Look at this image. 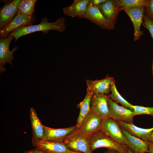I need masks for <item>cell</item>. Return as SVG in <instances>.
Masks as SVG:
<instances>
[{"mask_svg":"<svg viewBox=\"0 0 153 153\" xmlns=\"http://www.w3.org/2000/svg\"><path fill=\"white\" fill-rule=\"evenodd\" d=\"M20 0H14L5 4L0 10V29H3L8 25L17 14Z\"/></svg>","mask_w":153,"mask_h":153,"instance_id":"cell-14","label":"cell"},{"mask_svg":"<svg viewBox=\"0 0 153 153\" xmlns=\"http://www.w3.org/2000/svg\"><path fill=\"white\" fill-rule=\"evenodd\" d=\"M101 130L116 143L127 145L126 138L116 121L110 118L103 119Z\"/></svg>","mask_w":153,"mask_h":153,"instance_id":"cell-4","label":"cell"},{"mask_svg":"<svg viewBox=\"0 0 153 153\" xmlns=\"http://www.w3.org/2000/svg\"><path fill=\"white\" fill-rule=\"evenodd\" d=\"M127 153H134L130 148H128V152H127Z\"/></svg>","mask_w":153,"mask_h":153,"instance_id":"cell-33","label":"cell"},{"mask_svg":"<svg viewBox=\"0 0 153 153\" xmlns=\"http://www.w3.org/2000/svg\"><path fill=\"white\" fill-rule=\"evenodd\" d=\"M14 37L9 35L5 38L0 39V73L5 72L6 69L3 66L7 63L12 65V61L14 59L13 56L14 52L18 48L17 46L14 47L10 51L9 47L10 44Z\"/></svg>","mask_w":153,"mask_h":153,"instance_id":"cell-9","label":"cell"},{"mask_svg":"<svg viewBox=\"0 0 153 153\" xmlns=\"http://www.w3.org/2000/svg\"><path fill=\"white\" fill-rule=\"evenodd\" d=\"M73 153H83L81 152H74Z\"/></svg>","mask_w":153,"mask_h":153,"instance_id":"cell-34","label":"cell"},{"mask_svg":"<svg viewBox=\"0 0 153 153\" xmlns=\"http://www.w3.org/2000/svg\"><path fill=\"white\" fill-rule=\"evenodd\" d=\"M30 117L33 133L32 143L43 141L45 132L44 126L42 124L35 110L32 108L30 109Z\"/></svg>","mask_w":153,"mask_h":153,"instance_id":"cell-18","label":"cell"},{"mask_svg":"<svg viewBox=\"0 0 153 153\" xmlns=\"http://www.w3.org/2000/svg\"><path fill=\"white\" fill-rule=\"evenodd\" d=\"M23 153H47L44 150L38 148L32 150L24 151Z\"/></svg>","mask_w":153,"mask_h":153,"instance_id":"cell-29","label":"cell"},{"mask_svg":"<svg viewBox=\"0 0 153 153\" xmlns=\"http://www.w3.org/2000/svg\"><path fill=\"white\" fill-rule=\"evenodd\" d=\"M93 95L91 92L87 90L86 93L84 100L77 105L80 109V112L76 126L77 130L80 127L84 119L89 112L90 110L91 99Z\"/></svg>","mask_w":153,"mask_h":153,"instance_id":"cell-21","label":"cell"},{"mask_svg":"<svg viewBox=\"0 0 153 153\" xmlns=\"http://www.w3.org/2000/svg\"><path fill=\"white\" fill-rule=\"evenodd\" d=\"M121 130L127 141V145L134 153L149 152V142L143 141L130 134L122 128Z\"/></svg>","mask_w":153,"mask_h":153,"instance_id":"cell-16","label":"cell"},{"mask_svg":"<svg viewBox=\"0 0 153 153\" xmlns=\"http://www.w3.org/2000/svg\"><path fill=\"white\" fill-rule=\"evenodd\" d=\"M90 149L92 153L95 149L105 148L117 151L119 153H127L129 148L127 145L120 144L105 134L101 130L98 131L89 137Z\"/></svg>","mask_w":153,"mask_h":153,"instance_id":"cell-2","label":"cell"},{"mask_svg":"<svg viewBox=\"0 0 153 153\" xmlns=\"http://www.w3.org/2000/svg\"><path fill=\"white\" fill-rule=\"evenodd\" d=\"M114 80L113 77L108 75L101 80L86 79L87 90L92 92L93 94H109L110 84Z\"/></svg>","mask_w":153,"mask_h":153,"instance_id":"cell-12","label":"cell"},{"mask_svg":"<svg viewBox=\"0 0 153 153\" xmlns=\"http://www.w3.org/2000/svg\"><path fill=\"white\" fill-rule=\"evenodd\" d=\"M148 0H117L118 7L120 10L131 9L141 6L145 7Z\"/></svg>","mask_w":153,"mask_h":153,"instance_id":"cell-23","label":"cell"},{"mask_svg":"<svg viewBox=\"0 0 153 153\" xmlns=\"http://www.w3.org/2000/svg\"><path fill=\"white\" fill-rule=\"evenodd\" d=\"M90 0H74L70 5L63 8L64 14L72 17L84 18Z\"/></svg>","mask_w":153,"mask_h":153,"instance_id":"cell-15","label":"cell"},{"mask_svg":"<svg viewBox=\"0 0 153 153\" xmlns=\"http://www.w3.org/2000/svg\"><path fill=\"white\" fill-rule=\"evenodd\" d=\"M103 153H119L116 151L108 149L107 150L103 152Z\"/></svg>","mask_w":153,"mask_h":153,"instance_id":"cell-31","label":"cell"},{"mask_svg":"<svg viewBox=\"0 0 153 153\" xmlns=\"http://www.w3.org/2000/svg\"><path fill=\"white\" fill-rule=\"evenodd\" d=\"M111 93L109 94V97L116 103H120L122 106L133 111L132 105L124 99L118 91L115 84V80L112 82L110 87Z\"/></svg>","mask_w":153,"mask_h":153,"instance_id":"cell-22","label":"cell"},{"mask_svg":"<svg viewBox=\"0 0 153 153\" xmlns=\"http://www.w3.org/2000/svg\"><path fill=\"white\" fill-rule=\"evenodd\" d=\"M144 15L153 22V0H148L144 7Z\"/></svg>","mask_w":153,"mask_h":153,"instance_id":"cell-26","label":"cell"},{"mask_svg":"<svg viewBox=\"0 0 153 153\" xmlns=\"http://www.w3.org/2000/svg\"><path fill=\"white\" fill-rule=\"evenodd\" d=\"M148 150L150 153H153V143L149 142Z\"/></svg>","mask_w":153,"mask_h":153,"instance_id":"cell-30","label":"cell"},{"mask_svg":"<svg viewBox=\"0 0 153 153\" xmlns=\"http://www.w3.org/2000/svg\"><path fill=\"white\" fill-rule=\"evenodd\" d=\"M43 140L47 141L63 143L67 137L77 130L75 126L71 127L55 129L44 126Z\"/></svg>","mask_w":153,"mask_h":153,"instance_id":"cell-8","label":"cell"},{"mask_svg":"<svg viewBox=\"0 0 153 153\" xmlns=\"http://www.w3.org/2000/svg\"><path fill=\"white\" fill-rule=\"evenodd\" d=\"M144 6H141L131 9H124L123 10L128 16L131 21L134 28V41H136L139 39L143 34V32L141 30L144 15Z\"/></svg>","mask_w":153,"mask_h":153,"instance_id":"cell-13","label":"cell"},{"mask_svg":"<svg viewBox=\"0 0 153 153\" xmlns=\"http://www.w3.org/2000/svg\"><path fill=\"white\" fill-rule=\"evenodd\" d=\"M66 28L65 19L64 17L58 18L56 21L52 22H49L47 18L45 17L38 24L23 26L12 31L9 35L15 38V42L21 37L35 32L41 31L46 34L49 31L53 30L62 32L65 31Z\"/></svg>","mask_w":153,"mask_h":153,"instance_id":"cell-1","label":"cell"},{"mask_svg":"<svg viewBox=\"0 0 153 153\" xmlns=\"http://www.w3.org/2000/svg\"><path fill=\"white\" fill-rule=\"evenodd\" d=\"M134 116L146 114L153 116V107H147L132 105Z\"/></svg>","mask_w":153,"mask_h":153,"instance_id":"cell-25","label":"cell"},{"mask_svg":"<svg viewBox=\"0 0 153 153\" xmlns=\"http://www.w3.org/2000/svg\"><path fill=\"white\" fill-rule=\"evenodd\" d=\"M103 118L90 110L77 131L90 137L94 132L101 130Z\"/></svg>","mask_w":153,"mask_h":153,"instance_id":"cell-7","label":"cell"},{"mask_svg":"<svg viewBox=\"0 0 153 153\" xmlns=\"http://www.w3.org/2000/svg\"><path fill=\"white\" fill-rule=\"evenodd\" d=\"M142 24L149 31L153 39V22L144 15Z\"/></svg>","mask_w":153,"mask_h":153,"instance_id":"cell-27","label":"cell"},{"mask_svg":"<svg viewBox=\"0 0 153 153\" xmlns=\"http://www.w3.org/2000/svg\"><path fill=\"white\" fill-rule=\"evenodd\" d=\"M37 1L36 0H20L18 5V10L25 15L32 16Z\"/></svg>","mask_w":153,"mask_h":153,"instance_id":"cell-24","label":"cell"},{"mask_svg":"<svg viewBox=\"0 0 153 153\" xmlns=\"http://www.w3.org/2000/svg\"><path fill=\"white\" fill-rule=\"evenodd\" d=\"M32 144L36 148L41 149L47 153H73L75 152L69 149L63 143L42 141Z\"/></svg>","mask_w":153,"mask_h":153,"instance_id":"cell-20","label":"cell"},{"mask_svg":"<svg viewBox=\"0 0 153 153\" xmlns=\"http://www.w3.org/2000/svg\"><path fill=\"white\" fill-rule=\"evenodd\" d=\"M120 127L122 128L130 134L143 141H148L153 130V127L144 129L138 127L133 123H127L120 121H116Z\"/></svg>","mask_w":153,"mask_h":153,"instance_id":"cell-19","label":"cell"},{"mask_svg":"<svg viewBox=\"0 0 153 153\" xmlns=\"http://www.w3.org/2000/svg\"><path fill=\"white\" fill-rule=\"evenodd\" d=\"M108 0H90L89 5L94 7L99 8V5L101 4L105 3Z\"/></svg>","mask_w":153,"mask_h":153,"instance_id":"cell-28","label":"cell"},{"mask_svg":"<svg viewBox=\"0 0 153 153\" xmlns=\"http://www.w3.org/2000/svg\"><path fill=\"white\" fill-rule=\"evenodd\" d=\"M89 137L76 130L69 136L63 143L71 151L83 153H92L90 149Z\"/></svg>","mask_w":153,"mask_h":153,"instance_id":"cell-3","label":"cell"},{"mask_svg":"<svg viewBox=\"0 0 153 153\" xmlns=\"http://www.w3.org/2000/svg\"><path fill=\"white\" fill-rule=\"evenodd\" d=\"M148 141L149 142L153 143V130L149 137Z\"/></svg>","mask_w":153,"mask_h":153,"instance_id":"cell-32","label":"cell"},{"mask_svg":"<svg viewBox=\"0 0 153 153\" xmlns=\"http://www.w3.org/2000/svg\"><path fill=\"white\" fill-rule=\"evenodd\" d=\"M99 8L105 18L115 26L119 13L121 11L118 7L117 0H108L101 4Z\"/></svg>","mask_w":153,"mask_h":153,"instance_id":"cell-17","label":"cell"},{"mask_svg":"<svg viewBox=\"0 0 153 153\" xmlns=\"http://www.w3.org/2000/svg\"><path fill=\"white\" fill-rule=\"evenodd\" d=\"M108 95L93 94L90 103V110L102 118H109Z\"/></svg>","mask_w":153,"mask_h":153,"instance_id":"cell-10","label":"cell"},{"mask_svg":"<svg viewBox=\"0 0 153 153\" xmlns=\"http://www.w3.org/2000/svg\"><path fill=\"white\" fill-rule=\"evenodd\" d=\"M108 103L109 109V118L116 121L133 123L135 116L133 110L120 106L109 97L108 98Z\"/></svg>","mask_w":153,"mask_h":153,"instance_id":"cell-5","label":"cell"},{"mask_svg":"<svg viewBox=\"0 0 153 153\" xmlns=\"http://www.w3.org/2000/svg\"><path fill=\"white\" fill-rule=\"evenodd\" d=\"M84 18L90 20L103 29L112 30L115 26L105 18L99 8L89 4L87 7Z\"/></svg>","mask_w":153,"mask_h":153,"instance_id":"cell-11","label":"cell"},{"mask_svg":"<svg viewBox=\"0 0 153 153\" xmlns=\"http://www.w3.org/2000/svg\"><path fill=\"white\" fill-rule=\"evenodd\" d=\"M35 17L25 15L18 10L12 22L6 27L0 30L1 38H5L12 31L21 27L32 25L35 20Z\"/></svg>","mask_w":153,"mask_h":153,"instance_id":"cell-6","label":"cell"}]
</instances>
